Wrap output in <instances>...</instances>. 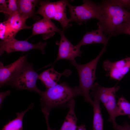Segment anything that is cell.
I'll return each mask as SVG.
<instances>
[{
	"mask_svg": "<svg viewBox=\"0 0 130 130\" xmlns=\"http://www.w3.org/2000/svg\"><path fill=\"white\" fill-rule=\"evenodd\" d=\"M101 10L97 25L106 36H116L117 29L122 24L130 20V12L112 0H103L99 3Z\"/></svg>",
	"mask_w": 130,
	"mask_h": 130,
	"instance_id": "obj_1",
	"label": "cell"
},
{
	"mask_svg": "<svg viewBox=\"0 0 130 130\" xmlns=\"http://www.w3.org/2000/svg\"><path fill=\"white\" fill-rule=\"evenodd\" d=\"M41 110L50 112L52 109L67 104L76 97L80 95L78 86L70 87L66 82L58 84L55 86L41 91Z\"/></svg>",
	"mask_w": 130,
	"mask_h": 130,
	"instance_id": "obj_2",
	"label": "cell"
},
{
	"mask_svg": "<svg viewBox=\"0 0 130 130\" xmlns=\"http://www.w3.org/2000/svg\"><path fill=\"white\" fill-rule=\"evenodd\" d=\"M104 45L101 51L94 59L86 64H79L75 59L70 61L71 64L74 66L78 71L79 78V85L78 86L80 95L83 96L84 101L89 103L92 106L94 102L91 99L89 91L92 89L94 82L97 78L96 72L98 62L101 56L106 51Z\"/></svg>",
	"mask_w": 130,
	"mask_h": 130,
	"instance_id": "obj_3",
	"label": "cell"
},
{
	"mask_svg": "<svg viewBox=\"0 0 130 130\" xmlns=\"http://www.w3.org/2000/svg\"><path fill=\"white\" fill-rule=\"evenodd\" d=\"M69 2L65 0L53 2L40 1L39 2L40 6L36 14L41 15L44 18L58 21L64 31L72 25L69 24L70 21L66 14V6Z\"/></svg>",
	"mask_w": 130,
	"mask_h": 130,
	"instance_id": "obj_4",
	"label": "cell"
},
{
	"mask_svg": "<svg viewBox=\"0 0 130 130\" xmlns=\"http://www.w3.org/2000/svg\"><path fill=\"white\" fill-rule=\"evenodd\" d=\"M119 88L118 86L105 87L96 82L90 95V97H95L102 103L109 114L108 120L112 123L113 127L116 130H119L121 127L116 122L115 116L117 105L116 94Z\"/></svg>",
	"mask_w": 130,
	"mask_h": 130,
	"instance_id": "obj_5",
	"label": "cell"
},
{
	"mask_svg": "<svg viewBox=\"0 0 130 130\" xmlns=\"http://www.w3.org/2000/svg\"><path fill=\"white\" fill-rule=\"evenodd\" d=\"M39 75L34 70L32 65L26 63L6 84L20 90H26L39 93L40 90L36 85Z\"/></svg>",
	"mask_w": 130,
	"mask_h": 130,
	"instance_id": "obj_6",
	"label": "cell"
},
{
	"mask_svg": "<svg viewBox=\"0 0 130 130\" xmlns=\"http://www.w3.org/2000/svg\"><path fill=\"white\" fill-rule=\"evenodd\" d=\"M80 6H74L69 3L67 6L70 13V22L74 21L79 25L93 19L98 20L101 16V10L99 3L88 0H84Z\"/></svg>",
	"mask_w": 130,
	"mask_h": 130,
	"instance_id": "obj_7",
	"label": "cell"
},
{
	"mask_svg": "<svg viewBox=\"0 0 130 130\" xmlns=\"http://www.w3.org/2000/svg\"><path fill=\"white\" fill-rule=\"evenodd\" d=\"M27 40H19L15 38L1 40L0 43V56L4 52L9 54L15 52H24L33 49H39L43 54L45 53V49L47 44L46 42L33 44L28 42Z\"/></svg>",
	"mask_w": 130,
	"mask_h": 130,
	"instance_id": "obj_8",
	"label": "cell"
},
{
	"mask_svg": "<svg viewBox=\"0 0 130 130\" xmlns=\"http://www.w3.org/2000/svg\"><path fill=\"white\" fill-rule=\"evenodd\" d=\"M103 66L107 76L111 79L120 81L130 70V57L114 62L106 60Z\"/></svg>",
	"mask_w": 130,
	"mask_h": 130,
	"instance_id": "obj_9",
	"label": "cell"
},
{
	"mask_svg": "<svg viewBox=\"0 0 130 130\" xmlns=\"http://www.w3.org/2000/svg\"><path fill=\"white\" fill-rule=\"evenodd\" d=\"M61 39L59 45L58 56L55 61L42 68L52 65L58 60L61 59H66L70 61L75 59L78 56H81L82 52L80 47L76 45L74 46L67 39L65 35L63 32L60 34Z\"/></svg>",
	"mask_w": 130,
	"mask_h": 130,
	"instance_id": "obj_10",
	"label": "cell"
},
{
	"mask_svg": "<svg viewBox=\"0 0 130 130\" xmlns=\"http://www.w3.org/2000/svg\"><path fill=\"white\" fill-rule=\"evenodd\" d=\"M26 20L18 12L9 16L6 20L3 22L4 40L15 38L17 33L20 30L32 28V26L26 25Z\"/></svg>",
	"mask_w": 130,
	"mask_h": 130,
	"instance_id": "obj_11",
	"label": "cell"
},
{
	"mask_svg": "<svg viewBox=\"0 0 130 130\" xmlns=\"http://www.w3.org/2000/svg\"><path fill=\"white\" fill-rule=\"evenodd\" d=\"M27 57V55L20 57L13 62L5 66L0 62V87L6 85L28 62Z\"/></svg>",
	"mask_w": 130,
	"mask_h": 130,
	"instance_id": "obj_12",
	"label": "cell"
},
{
	"mask_svg": "<svg viewBox=\"0 0 130 130\" xmlns=\"http://www.w3.org/2000/svg\"><path fill=\"white\" fill-rule=\"evenodd\" d=\"M32 36L42 34L43 38L47 36V39L53 36L55 32L60 33L63 31L57 27L51 20L44 18L35 22L32 26Z\"/></svg>",
	"mask_w": 130,
	"mask_h": 130,
	"instance_id": "obj_13",
	"label": "cell"
},
{
	"mask_svg": "<svg viewBox=\"0 0 130 130\" xmlns=\"http://www.w3.org/2000/svg\"><path fill=\"white\" fill-rule=\"evenodd\" d=\"M71 73V71L68 69L63 73L58 72L55 70L53 66L51 68L44 71L39 75V79L47 88L57 84L62 76H68Z\"/></svg>",
	"mask_w": 130,
	"mask_h": 130,
	"instance_id": "obj_14",
	"label": "cell"
},
{
	"mask_svg": "<svg viewBox=\"0 0 130 130\" xmlns=\"http://www.w3.org/2000/svg\"><path fill=\"white\" fill-rule=\"evenodd\" d=\"M110 37H107L102 28L98 27L95 30L87 32L83 36L80 41L76 45L80 47L82 46L93 44H102L106 45Z\"/></svg>",
	"mask_w": 130,
	"mask_h": 130,
	"instance_id": "obj_15",
	"label": "cell"
},
{
	"mask_svg": "<svg viewBox=\"0 0 130 130\" xmlns=\"http://www.w3.org/2000/svg\"><path fill=\"white\" fill-rule=\"evenodd\" d=\"M75 102L74 99L70 100L67 105L69 110L61 127L59 130H76L78 119L76 115Z\"/></svg>",
	"mask_w": 130,
	"mask_h": 130,
	"instance_id": "obj_16",
	"label": "cell"
},
{
	"mask_svg": "<svg viewBox=\"0 0 130 130\" xmlns=\"http://www.w3.org/2000/svg\"><path fill=\"white\" fill-rule=\"evenodd\" d=\"M40 0H17L20 14L24 19L33 16L35 7Z\"/></svg>",
	"mask_w": 130,
	"mask_h": 130,
	"instance_id": "obj_17",
	"label": "cell"
},
{
	"mask_svg": "<svg viewBox=\"0 0 130 130\" xmlns=\"http://www.w3.org/2000/svg\"><path fill=\"white\" fill-rule=\"evenodd\" d=\"M33 106V104H31L25 110L17 113L16 118L8 122L3 126L1 130H23V120L24 116Z\"/></svg>",
	"mask_w": 130,
	"mask_h": 130,
	"instance_id": "obj_18",
	"label": "cell"
},
{
	"mask_svg": "<svg viewBox=\"0 0 130 130\" xmlns=\"http://www.w3.org/2000/svg\"><path fill=\"white\" fill-rule=\"evenodd\" d=\"M93 98V130H103V121L101 112L100 101L95 97Z\"/></svg>",
	"mask_w": 130,
	"mask_h": 130,
	"instance_id": "obj_19",
	"label": "cell"
},
{
	"mask_svg": "<svg viewBox=\"0 0 130 130\" xmlns=\"http://www.w3.org/2000/svg\"><path fill=\"white\" fill-rule=\"evenodd\" d=\"M127 115L130 119V103L122 96L117 104L115 116Z\"/></svg>",
	"mask_w": 130,
	"mask_h": 130,
	"instance_id": "obj_20",
	"label": "cell"
},
{
	"mask_svg": "<svg viewBox=\"0 0 130 130\" xmlns=\"http://www.w3.org/2000/svg\"><path fill=\"white\" fill-rule=\"evenodd\" d=\"M8 1V7L6 14L9 17L16 12H19V9L17 0H9Z\"/></svg>",
	"mask_w": 130,
	"mask_h": 130,
	"instance_id": "obj_21",
	"label": "cell"
},
{
	"mask_svg": "<svg viewBox=\"0 0 130 130\" xmlns=\"http://www.w3.org/2000/svg\"><path fill=\"white\" fill-rule=\"evenodd\" d=\"M121 34L130 35V20L122 24L118 28L116 35Z\"/></svg>",
	"mask_w": 130,
	"mask_h": 130,
	"instance_id": "obj_22",
	"label": "cell"
},
{
	"mask_svg": "<svg viewBox=\"0 0 130 130\" xmlns=\"http://www.w3.org/2000/svg\"><path fill=\"white\" fill-rule=\"evenodd\" d=\"M8 0H0V12L6 14L8 7Z\"/></svg>",
	"mask_w": 130,
	"mask_h": 130,
	"instance_id": "obj_23",
	"label": "cell"
},
{
	"mask_svg": "<svg viewBox=\"0 0 130 130\" xmlns=\"http://www.w3.org/2000/svg\"><path fill=\"white\" fill-rule=\"evenodd\" d=\"M10 93L11 91L9 90L5 92H0V108L1 107L4 98L7 96L10 95Z\"/></svg>",
	"mask_w": 130,
	"mask_h": 130,
	"instance_id": "obj_24",
	"label": "cell"
},
{
	"mask_svg": "<svg viewBox=\"0 0 130 130\" xmlns=\"http://www.w3.org/2000/svg\"><path fill=\"white\" fill-rule=\"evenodd\" d=\"M43 114L45 117L47 127V130H54V129H51L49 125V116L50 113L48 112H44L43 113Z\"/></svg>",
	"mask_w": 130,
	"mask_h": 130,
	"instance_id": "obj_25",
	"label": "cell"
},
{
	"mask_svg": "<svg viewBox=\"0 0 130 130\" xmlns=\"http://www.w3.org/2000/svg\"><path fill=\"white\" fill-rule=\"evenodd\" d=\"M128 123L126 121H125L119 130H128L129 126Z\"/></svg>",
	"mask_w": 130,
	"mask_h": 130,
	"instance_id": "obj_26",
	"label": "cell"
},
{
	"mask_svg": "<svg viewBox=\"0 0 130 130\" xmlns=\"http://www.w3.org/2000/svg\"><path fill=\"white\" fill-rule=\"evenodd\" d=\"M76 130H86L84 124H82L80 126H78Z\"/></svg>",
	"mask_w": 130,
	"mask_h": 130,
	"instance_id": "obj_27",
	"label": "cell"
},
{
	"mask_svg": "<svg viewBox=\"0 0 130 130\" xmlns=\"http://www.w3.org/2000/svg\"><path fill=\"white\" fill-rule=\"evenodd\" d=\"M128 130H130V125H129Z\"/></svg>",
	"mask_w": 130,
	"mask_h": 130,
	"instance_id": "obj_28",
	"label": "cell"
}]
</instances>
